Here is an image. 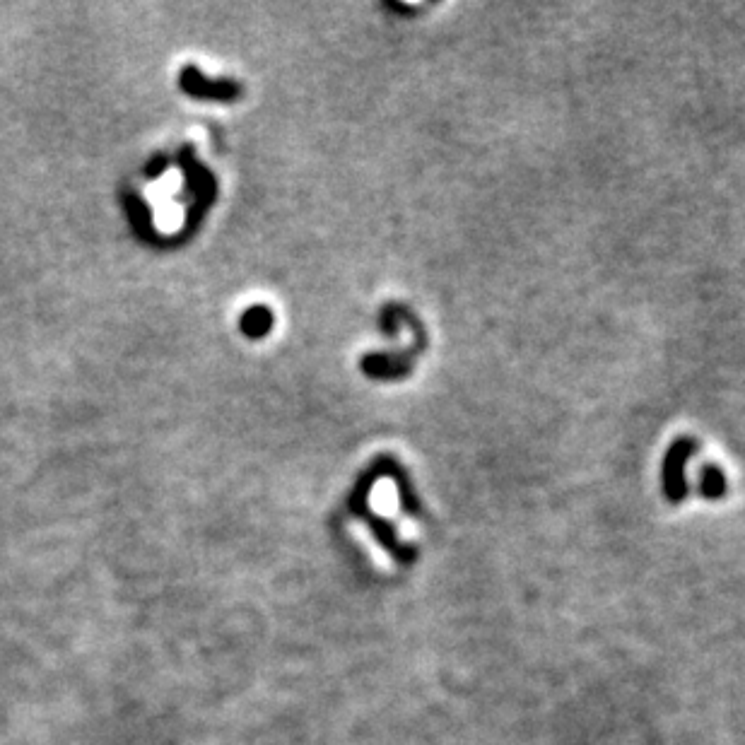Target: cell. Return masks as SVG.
<instances>
[{
    "mask_svg": "<svg viewBox=\"0 0 745 745\" xmlns=\"http://www.w3.org/2000/svg\"><path fill=\"white\" fill-rule=\"evenodd\" d=\"M181 90L189 92L193 97L222 99V102H230V99L239 97V87L234 85V82L208 80L203 78L196 68H186L184 73H181Z\"/></svg>",
    "mask_w": 745,
    "mask_h": 745,
    "instance_id": "2",
    "label": "cell"
},
{
    "mask_svg": "<svg viewBox=\"0 0 745 745\" xmlns=\"http://www.w3.org/2000/svg\"><path fill=\"white\" fill-rule=\"evenodd\" d=\"M700 492L707 500H719L726 492V478L719 468L705 466L700 473Z\"/></svg>",
    "mask_w": 745,
    "mask_h": 745,
    "instance_id": "3",
    "label": "cell"
},
{
    "mask_svg": "<svg viewBox=\"0 0 745 745\" xmlns=\"http://www.w3.org/2000/svg\"><path fill=\"white\" fill-rule=\"evenodd\" d=\"M697 451L695 439L680 437L671 449L666 451L664 468H661V478H664V495L673 504L683 502L688 497V483H685V461Z\"/></svg>",
    "mask_w": 745,
    "mask_h": 745,
    "instance_id": "1",
    "label": "cell"
},
{
    "mask_svg": "<svg viewBox=\"0 0 745 745\" xmlns=\"http://www.w3.org/2000/svg\"><path fill=\"white\" fill-rule=\"evenodd\" d=\"M242 326H244V333H249L251 338L263 336V333H268V328H271V314H268V309L254 307L249 314L244 316Z\"/></svg>",
    "mask_w": 745,
    "mask_h": 745,
    "instance_id": "4",
    "label": "cell"
}]
</instances>
